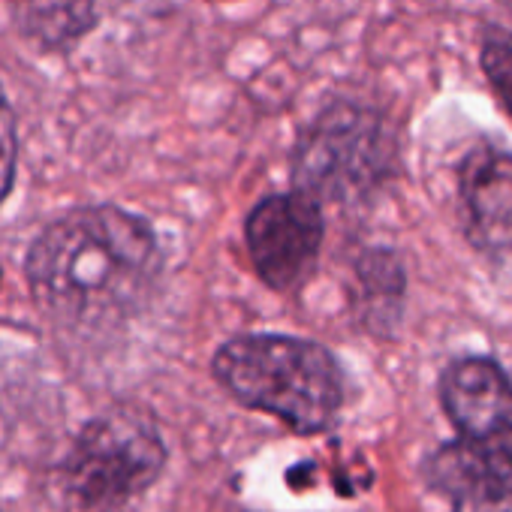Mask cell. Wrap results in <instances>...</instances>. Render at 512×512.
I'll return each mask as SVG.
<instances>
[{"label":"cell","instance_id":"1","mask_svg":"<svg viewBox=\"0 0 512 512\" xmlns=\"http://www.w3.org/2000/svg\"><path fill=\"white\" fill-rule=\"evenodd\" d=\"M25 275L49 317L106 326L148 305L163 275V250L139 214L91 205L58 217L34 238Z\"/></svg>","mask_w":512,"mask_h":512},{"label":"cell","instance_id":"2","mask_svg":"<svg viewBox=\"0 0 512 512\" xmlns=\"http://www.w3.org/2000/svg\"><path fill=\"white\" fill-rule=\"evenodd\" d=\"M214 380L247 410H260L296 434H320L344 407L335 356L293 335H238L211 359Z\"/></svg>","mask_w":512,"mask_h":512},{"label":"cell","instance_id":"3","mask_svg":"<svg viewBox=\"0 0 512 512\" xmlns=\"http://www.w3.org/2000/svg\"><path fill=\"white\" fill-rule=\"evenodd\" d=\"M160 428L136 410H109L82 425L58 464L70 503L82 512H118L142 497L166 470Z\"/></svg>","mask_w":512,"mask_h":512},{"label":"cell","instance_id":"4","mask_svg":"<svg viewBox=\"0 0 512 512\" xmlns=\"http://www.w3.org/2000/svg\"><path fill=\"white\" fill-rule=\"evenodd\" d=\"M392 166L395 145L386 124L353 103L320 112L293 148V184L314 202H359Z\"/></svg>","mask_w":512,"mask_h":512},{"label":"cell","instance_id":"5","mask_svg":"<svg viewBox=\"0 0 512 512\" xmlns=\"http://www.w3.org/2000/svg\"><path fill=\"white\" fill-rule=\"evenodd\" d=\"M323 232L320 202L302 190L266 196L244 220L250 263L263 284L278 293H290L314 275Z\"/></svg>","mask_w":512,"mask_h":512},{"label":"cell","instance_id":"6","mask_svg":"<svg viewBox=\"0 0 512 512\" xmlns=\"http://www.w3.org/2000/svg\"><path fill=\"white\" fill-rule=\"evenodd\" d=\"M467 235L491 253H512V154L473 148L458 169Z\"/></svg>","mask_w":512,"mask_h":512},{"label":"cell","instance_id":"7","mask_svg":"<svg viewBox=\"0 0 512 512\" xmlns=\"http://www.w3.org/2000/svg\"><path fill=\"white\" fill-rule=\"evenodd\" d=\"M428 479L455 497V512H512V446H446L428 464Z\"/></svg>","mask_w":512,"mask_h":512},{"label":"cell","instance_id":"8","mask_svg":"<svg viewBox=\"0 0 512 512\" xmlns=\"http://www.w3.org/2000/svg\"><path fill=\"white\" fill-rule=\"evenodd\" d=\"M443 407L467 440H494L512 431V383L488 359L455 362L440 386Z\"/></svg>","mask_w":512,"mask_h":512},{"label":"cell","instance_id":"9","mask_svg":"<svg viewBox=\"0 0 512 512\" xmlns=\"http://www.w3.org/2000/svg\"><path fill=\"white\" fill-rule=\"evenodd\" d=\"M19 34L40 52H67L97 25V0H7Z\"/></svg>","mask_w":512,"mask_h":512},{"label":"cell","instance_id":"10","mask_svg":"<svg viewBox=\"0 0 512 512\" xmlns=\"http://www.w3.org/2000/svg\"><path fill=\"white\" fill-rule=\"evenodd\" d=\"M404 299V272L389 250H371L359 263V305L371 332H389Z\"/></svg>","mask_w":512,"mask_h":512},{"label":"cell","instance_id":"11","mask_svg":"<svg viewBox=\"0 0 512 512\" xmlns=\"http://www.w3.org/2000/svg\"><path fill=\"white\" fill-rule=\"evenodd\" d=\"M16 163H19V130H16V112L0 88V205L7 202L13 184H16Z\"/></svg>","mask_w":512,"mask_h":512},{"label":"cell","instance_id":"12","mask_svg":"<svg viewBox=\"0 0 512 512\" xmlns=\"http://www.w3.org/2000/svg\"><path fill=\"white\" fill-rule=\"evenodd\" d=\"M482 67H485V76H488L491 88L500 94L503 106L512 112V46H506L500 40L485 43Z\"/></svg>","mask_w":512,"mask_h":512},{"label":"cell","instance_id":"13","mask_svg":"<svg viewBox=\"0 0 512 512\" xmlns=\"http://www.w3.org/2000/svg\"><path fill=\"white\" fill-rule=\"evenodd\" d=\"M506 4H509V7H512V0H506Z\"/></svg>","mask_w":512,"mask_h":512}]
</instances>
